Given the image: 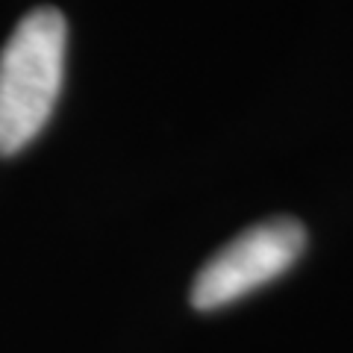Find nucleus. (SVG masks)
Returning <instances> with one entry per match:
<instances>
[{"label": "nucleus", "instance_id": "1", "mask_svg": "<svg viewBox=\"0 0 353 353\" xmlns=\"http://www.w3.org/2000/svg\"><path fill=\"white\" fill-rule=\"evenodd\" d=\"M68 24L41 6L18 21L0 50V157H15L44 130L62 92Z\"/></svg>", "mask_w": 353, "mask_h": 353}, {"label": "nucleus", "instance_id": "2", "mask_svg": "<svg viewBox=\"0 0 353 353\" xmlns=\"http://www.w3.org/2000/svg\"><path fill=\"white\" fill-rule=\"evenodd\" d=\"M306 227L294 218H268L239 233L209 259L192 283V306L215 312L280 280L303 256Z\"/></svg>", "mask_w": 353, "mask_h": 353}]
</instances>
